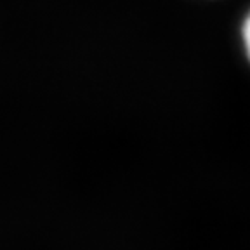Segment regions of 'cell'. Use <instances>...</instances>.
<instances>
[{"mask_svg": "<svg viewBox=\"0 0 250 250\" xmlns=\"http://www.w3.org/2000/svg\"><path fill=\"white\" fill-rule=\"evenodd\" d=\"M240 37H242L243 51H245V56L250 62V9L242 20V24H240Z\"/></svg>", "mask_w": 250, "mask_h": 250, "instance_id": "cell-1", "label": "cell"}]
</instances>
